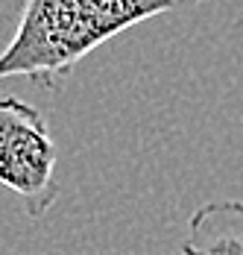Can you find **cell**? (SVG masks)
Segmentation results:
<instances>
[{"instance_id": "3957f363", "label": "cell", "mask_w": 243, "mask_h": 255, "mask_svg": "<svg viewBox=\"0 0 243 255\" xmlns=\"http://www.w3.org/2000/svg\"><path fill=\"white\" fill-rule=\"evenodd\" d=\"M182 255H243V200L199 205L182 241Z\"/></svg>"}, {"instance_id": "7a4b0ae2", "label": "cell", "mask_w": 243, "mask_h": 255, "mask_svg": "<svg viewBox=\"0 0 243 255\" xmlns=\"http://www.w3.org/2000/svg\"><path fill=\"white\" fill-rule=\"evenodd\" d=\"M56 158L44 115L18 97H0V185L21 197L29 217L59 200Z\"/></svg>"}, {"instance_id": "277c9868", "label": "cell", "mask_w": 243, "mask_h": 255, "mask_svg": "<svg viewBox=\"0 0 243 255\" xmlns=\"http://www.w3.org/2000/svg\"><path fill=\"white\" fill-rule=\"evenodd\" d=\"M26 0H0V50L3 44L9 41V35L15 32V24L21 18V9H24Z\"/></svg>"}, {"instance_id": "6da1fadb", "label": "cell", "mask_w": 243, "mask_h": 255, "mask_svg": "<svg viewBox=\"0 0 243 255\" xmlns=\"http://www.w3.org/2000/svg\"><path fill=\"white\" fill-rule=\"evenodd\" d=\"M196 3L205 0H26L0 50V79L29 77L50 88L123 29Z\"/></svg>"}]
</instances>
